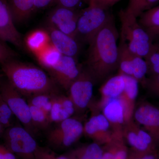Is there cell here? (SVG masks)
Returning a JSON list of instances; mask_svg holds the SVG:
<instances>
[{
  "instance_id": "6da1fadb",
  "label": "cell",
  "mask_w": 159,
  "mask_h": 159,
  "mask_svg": "<svg viewBox=\"0 0 159 159\" xmlns=\"http://www.w3.org/2000/svg\"><path fill=\"white\" fill-rule=\"evenodd\" d=\"M119 38L112 15L89 44L85 69L92 78L102 79L119 66Z\"/></svg>"
},
{
  "instance_id": "7a4b0ae2",
  "label": "cell",
  "mask_w": 159,
  "mask_h": 159,
  "mask_svg": "<svg viewBox=\"0 0 159 159\" xmlns=\"http://www.w3.org/2000/svg\"><path fill=\"white\" fill-rule=\"evenodd\" d=\"M4 76L24 97L39 94L58 95L57 85L41 69L15 58L0 64Z\"/></svg>"
},
{
  "instance_id": "3957f363",
  "label": "cell",
  "mask_w": 159,
  "mask_h": 159,
  "mask_svg": "<svg viewBox=\"0 0 159 159\" xmlns=\"http://www.w3.org/2000/svg\"><path fill=\"white\" fill-rule=\"evenodd\" d=\"M121 23L120 39L133 54L145 58L149 54L153 43L152 39L140 25L137 18L125 9L119 12Z\"/></svg>"
},
{
  "instance_id": "277c9868",
  "label": "cell",
  "mask_w": 159,
  "mask_h": 159,
  "mask_svg": "<svg viewBox=\"0 0 159 159\" xmlns=\"http://www.w3.org/2000/svg\"><path fill=\"white\" fill-rule=\"evenodd\" d=\"M108 10L93 4L80 11L77 22L76 40L89 44L112 15Z\"/></svg>"
},
{
  "instance_id": "5b68a950",
  "label": "cell",
  "mask_w": 159,
  "mask_h": 159,
  "mask_svg": "<svg viewBox=\"0 0 159 159\" xmlns=\"http://www.w3.org/2000/svg\"><path fill=\"white\" fill-rule=\"evenodd\" d=\"M0 93L15 117L33 136L37 133L31 121L30 106L24 96L3 77L0 80Z\"/></svg>"
},
{
  "instance_id": "8992f818",
  "label": "cell",
  "mask_w": 159,
  "mask_h": 159,
  "mask_svg": "<svg viewBox=\"0 0 159 159\" xmlns=\"http://www.w3.org/2000/svg\"><path fill=\"white\" fill-rule=\"evenodd\" d=\"M6 148L21 159H36L39 148L32 136L24 127L11 125L6 128L4 134Z\"/></svg>"
},
{
  "instance_id": "52a82bcc",
  "label": "cell",
  "mask_w": 159,
  "mask_h": 159,
  "mask_svg": "<svg viewBox=\"0 0 159 159\" xmlns=\"http://www.w3.org/2000/svg\"><path fill=\"white\" fill-rule=\"evenodd\" d=\"M84 132L82 123L73 118L59 122L49 132L47 140L49 145L57 149L68 148L75 143Z\"/></svg>"
},
{
  "instance_id": "ba28073f",
  "label": "cell",
  "mask_w": 159,
  "mask_h": 159,
  "mask_svg": "<svg viewBox=\"0 0 159 159\" xmlns=\"http://www.w3.org/2000/svg\"><path fill=\"white\" fill-rule=\"evenodd\" d=\"M119 67L120 74L128 75L139 81L145 80L148 66L144 58L133 54L125 43L120 40L119 45Z\"/></svg>"
},
{
  "instance_id": "9c48e42d",
  "label": "cell",
  "mask_w": 159,
  "mask_h": 159,
  "mask_svg": "<svg viewBox=\"0 0 159 159\" xmlns=\"http://www.w3.org/2000/svg\"><path fill=\"white\" fill-rule=\"evenodd\" d=\"M80 12L76 9L57 6L51 11L48 17L49 27L57 29L76 39Z\"/></svg>"
},
{
  "instance_id": "30bf717a",
  "label": "cell",
  "mask_w": 159,
  "mask_h": 159,
  "mask_svg": "<svg viewBox=\"0 0 159 159\" xmlns=\"http://www.w3.org/2000/svg\"><path fill=\"white\" fill-rule=\"evenodd\" d=\"M57 85L68 90L80 74V68L74 57L62 55L59 62L48 70Z\"/></svg>"
},
{
  "instance_id": "8fae6325",
  "label": "cell",
  "mask_w": 159,
  "mask_h": 159,
  "mask_svg": "<svg viewBox=\"0 0 159 159\" xmlns=\"http://www.w3.org/2000/svg\"><path fill=\"white\" fill-rule=\"evenodd\" d=\"M93 79L85 69L80 71L78 77L70 86L69 98L74 103L75 109H84L88 105L93 96Z\"/></svg>"
},
{
  "instance_id": "7c38bea8",
  "label": "cell",
  "mask_w": 159,
  "mask_h": 159,
  "mask_svg": "<svg viewBox=\"0 0 159 159\" xmlns=\"http://www.w3.org/2000/svg\"><path fill=\"white\" fill-rule=\"evenodd\" d=\"M0 39L18 48H24L22 37L13 21L8 0H0Z\"/></svg>"
},
{
  "instance_id": "4fadbf2b",
  "label": "cell",
  "mask_w": 159,
  "mask_h": 159,
  "mask_svg": "<svg viewBox=\"0 0 159 159\" xmlns=\"http://www.w3.org/2000/svg\"><path fill=\"white\" fill-rule=\"evenodd\" d=\"M135 118L145 126L156 145L159 144V108L149 104H143L136 111Z\"/></svg>"
},
{
  "instance_id": "5bb4252c",
  "label": "cell",
  "mask_w": 159,
  "mask_h": 159,
  "mask_svg": "<svg viewBox=\"0 0 159 159\" xmlns=\"http://www.w3.org/2000/svg\"><path fill=\"white\" fill-rule=\"evenodd\" d=\"M48 32L50 43L61 54L76 59L79 52L77 40L52 27H48Z\"/></svg>"
},
{
  "instance_id": "9a60e30c",
  "label": "cell",
  "mask_w": 159,
  "mask_h": 159,
  "mask_svg": "<svg viewBox=\"0 0 159 159\" xmlns=\"http://www.w3.org/2000/svg\"><path fill=\"white\" fill-rule=\"evenodd\" d=\"M8 2L16 25L27 20L35 9L34 0H8Z\"/></svg>"
},
{
  "instance_id": "2e32d148",
  "label": "cell",
  "mask_w": 159,
  "mask_h": 159,
  "mask_svg": "<svg viewBox=\"0 0 159 159\" xmlns=\"http://www.w3.org/2000/svg\"><path fill=\"white\" fill-rule=\"evenodd\" d=\"M139 17V24L152 38L159 35V6L145 11Z\"/></svg>"
},
{
  "instance_id": "e0dca14e",
  "label": "cell",
  "mask_w": 159,
  "mask_h": 159,
  "mask_svg": "<svg viewBox=\"0 0 159 159\" xmlns=\"http://www.w3.org/2000/svg\"><path fill=\"white\" fill-rule=\"evenodd\" d=\"M103 153L99 145L93 143L73 149L65 156L70 159H101Z\"/></svg>"
},
{
  "instance_id": "ac0fdd59",
  "label": "cell",
  "mask_w": 159,
  "mask_h": 159,
  "mask_svg": "<svg viewBox=\"0 0 159 159\" xmlns=\"http://www.w3.org/2000/svg\"><path fill=\"white\" fill-rule=\"evenodd\" d=\"M25 43L28 48L35 55L50 43L48 33L42 29H37L27 36Z\"/></svg>"
},
{
  "instance_id": "d6986e66",
  "label": "cell",
  "mask_w": 159,
  "mask_h": 159,
  "mask_svg": "<svg viewBox=\"0 0 159 159\" xmlns=\"http://www.w3.org/2000/svg\"><path fill=\"white\" fill-rule=\"evenodd\" d=\"M103 113L107 120L112 123L121 124L124 122V105L118 97L111 98L107 102Z\"/></svg>"
},
{
  "instance_id": "ffe728a7",
  "label": "cell",
  "mask_w": 159,
  "mask_h": 159,
  "mask_svg": "<svg viewBox=\"0 0 159 159\" xmlns=\"http://www.w3.org/2000/svg\"><path fill=\"white\" fill-rule=\"evenodd\" d=\"M63 55L51 43L35 56L41 65L48 71L59 62Z\"/></svg>"
},
{
  "instance_id": "44dd1931",
  "label": "cell",
  "mask_w": 159,
  "mask_h": 159,
  "mask_svg": "<svg viewBox=\"0 0 159 159\" xmlns=\"http://www.w3.org/2000/svg\"><path fill=\"white\" fill-rule=\"evenodd\" d=\"M125 87V81L123 75L119 74L111 77L101 88L102 95L107 98H117L123 94Z\"/></svg>"
},
{
  "instance_id": "7402d4cb",
  "label": "cell",
  "mask_w": 159,
  "mask_h": 159,
  "mask_svg": "<svg viewBox=\"0 0 159 159\" xmlns=\"http://www.w3.org/2000/svg\"><path fill=\"white\" fill-rule=\"evenodd\" d=\"M109 127V122L104 115H99L92 117L86 123L84 131L89 136L94 137L99 131H106Z\"/></svg>"
},
{
  "instance_id": "603a6c76",
  "label": "cell",
  "mask_w": 159,
  "mask_h": 159,
  "mask_svg": "<svg viewBox=\"0 0 159 159\" xmlns=\"http://www.w3.org/2000/svg\"><path fill=\"white\" fill-rule=\"evenodd\" d=\"M159 2V0H129L125 10L138 18L143 12L155 7Z\"/></svg>"
},
{
  "instance_id": "cb8c5ba5",
  "label": "cell",
  "mask_w": 159,
  "mask_h": 159,
  "mask_svg": "<svg viewBox=\"0 0 159 159\" xmlns=\"http://www.w3.org/2000/svg\"><path fill=\"white\" fill-rule=\"evenodd\" d=\"M29 105L31 121L34 127L38 131L47 129L51 123L48 115L41 109Z\"/></svg>"
},
{
  "instance_id": "d4e9b609",
  "label": "cell",
  "mask_w": 159,
  "mask_h": 159,
  "mask_svg": "<svg viewBox=\"0 0 159 159\" xmlns=\"http://www.w3.org/2000/svg\"><path fill=\"white\" fill-rule=\"evenodd\" d=\"M59 95L54 96L52 100V106L49 114V118L51 123H59L70 117L61 105L58 98Z\"/></svg>"
},
{
  "instance_id": "484cf974",
  "label": "cell",
  "mask_w": 159,
  "mask_h": 159,
  "mask_svg": "<svg viewBox=\"0 0 159 159\" xmlns=\"http://www.w3.org/2000/svg\"><path fill=\"white\" fill-rule=\"evenodd\" d=\"M57 95L49 94H39L34 95L28 98L29 104L41 109L48 115L51 111L53 97Z\"/></svg>"
},
{
  "instance_id": "4316f807",
  "label": "cell",
  "mask_w": 159,
  "mask_h": 159,
  "mask_svg": "<svg viewBox=\"0 0 159 159\" xmlns=\"http://www.w3.org/2000/svg\"><path fill=\"white\" fill-rule=\"evenodd\" d=\"M145 59L148 66V73L151 75L159 74V43L153 44Z\"/></svg>"
},
{
  "instance_id": "83f0119b",
  "label": "cell",
  "mask_w": 159,
  "mask_h": 159,
  "mask_svg": "<svg viewBox=\"0 0 159 159\" xmlns=\"http://www.w3.org/2000/svg\"><path fill=\"white\" fill-rule=\"evenodd\" d=\"M127 139L129 144L133 148L135 152L145 153L156 152L155 148L151 147L143 142L137 133L132 132L129 133L127 136Z\"/></svg>"
},
{
  "instance_id": "f1b7e54d",
  "label": "cell",
  "mask_w": 159,
  "mask_h": 159,
  "mask_svg": "<svg viewBox=\"0 0 159 159\" xmlns=\"http://www.w3.org/2000/svg\"><path fill=\"white\" fill-rule=\"evenodd\" d=\"M14 115L0 93V125L1 128H7L12 124Z\"/></svg>"
},
{
  "instance_id": "f546056e",
  "label": "cell",
  "mask_w": 159,
  "mask_h": 159,
  "mask_svg": "<svg viewBox=\"0 0 159 159\" xmlns=\"http://www.w3.org/2000/svg\"><path fill=\"white\" fill-rule=\"evenodd\" d=\"M122 75L125 81V87L123 93L131 100L136 99L139 93V81L133 77L124 74Z\"/></svg>"
},
{
  "instance_id": "4dcf8cb0",
  "label": "cell",
  "mask_w": 159,
  "mask_h": 159,
  "mask_svg": "<svg viewBox=\"0 0 159 159\" xmlns=\"http://www.w3.org/2000/svg\"><path fill=\"white\" fill-rule=\"evenodd\" d=\"M17 56L16 52L0 39V64L9 60L15 58Z\"/></svg>"
},
{
  "instance_id": "1f68e13d",
  "label": "cell",
  "mask_w": 159,
  "mask_h": 159,
  "mask_svg": "<svg viewBox=\"0 0 159 159\" xmlns=\"http://www.w3.org/2000/svg\"><path fill=\"white\" fill-rule=\"evenodd\" d=\"M36 159H70L66 156H58L49 149L39 147L35 154Z\"/></svg>"
},
{
  "instance_id": "d6a6232c",
  "label": "cell",
  "mask_w": 159,
  "mask_h": 159,
  "mask_svg": "<svg viewBox=\"0 0 159 159\" xmlns=\"http://www.w3.org/2000/svg\"><path fill=\"white\" fill-rule=\"evenodd\" d=\"M145 84L150 92L155 93L159 91V74L151 75L148 79L146 80Z\"/></svg>"
},
{
  "instance_id": "836d02e7",
  "label": "cell",
  "mask_w": 159,
  "mask_h": 159,
  "mask_svg": "<svg viewBox=\"0 0 159 159\" xmlns=\"http://www.w3.org/2000/svg\"><path fill=\"white\" fill-rule=\"evenodd\" d=\"M81 0H54L57 6L76 9Z\"/></svg>"
},
{
  "instance_id": "e575fe53",
  "label": "cell",
  "mask_w": 159,
  "mask_h": 159,
  "mask_svg": "<svg viewBox=\"0 0 159 159\" xmlns=\"http://www.w3.org/2000/svg\"><path fill=\"white\" fill-rule=\"evenodd\" d=\"M128 159H158V157L156 152L145 153L134 152Z\"/></svg>"
},
{
  "instance_id": "d590c367",
  "label": "cell",
  "mask_w": 159,
  "mask_h": 159,
  "mask_svg": "<svg viewBox=\"0 0 159 159\" xmlns=\"http://www.w3.org/2000/svg\"><path fill=\"white\" fill-rule=\"evenodd\" d=\"M119 1L120 0H95L94 2L91 4H95L103 9H108Z\"/></svg>"
},
{
  "instance_id": "8d00e7d4",
  "label": "cell",
  "mask_w": 159,
  "mask_h": 159,
  "mask_svg": "<svg viewBox=\"0 0 159 159\" xmlns=\"http://www.w3.org/2000/svg\"><path fill=\"white\" fill-rule=\"evenodd\" d=\"M54 0H34L35 9H42L49 6Z\"/></svg>"
},
{
  "instance_id": "74e56055",
  "label": "cell",
  "mask_w": 159,
  "mask_h": 159,
  "mask_svg": "<svg viewBox=\"0 0 159 159\" xmlns=\"http://www.w3.org/2000/svg\"><path fill=\"white\" fill-rule=\"evenodd\" d=\"M83 1H84L85 2L87 3L88 5H90V4L93 3L95 0H83Z\"/></svg>"
},
{
  "instance_id": "f35d334b",
  "label": "cell",
  "mask_w": 159,
  "mask_h": 159,
  "mask_svg": "<svg viewBox=\"0 0 159 159\" xmlns=\"http://www.w3.org/2000/svg\"><path fill=\"white\" fill-rule=\"evenodd\" d=\"M154 94H155L156 96H157L159 97V91H158V92H157V93H154Z\"/></svg>"
},
{
  "instance_id": "ab89813d",
  "label": "cell",
  "mask_w": 159,
  "mask_h": 159,
  "mask_svg": "<svg viewBox=\"0 0 159 159\" xmlns=\"http://www.w3.org/2000/svg\"><path fill=\"white\" fill-rule=\"evenodd\" d=\"M2 75H1V74H0V80L1 79V78H2Z\"/></svg>"
},
{
  "instance_id": "60d3db41",
  "label": "cell",
  "mask_w": 159,
  "mask_h": 159,
  "mask_svg": "<svg viewBox=\"0 0 159 159\" xmlns=\"http://www.w3.org/2000/svg\"><path fill=\"white\" fill-rule=\"evenodd\" d=\"M158 159H159V157Z\"/></svg>"
},
{
  "instance_id": "b9f144b4",
  "label": "cell",
  "mask_w": 159,
  "mask_h": 159,
  "mask_svg": "<svg viewBox=\"0 0 159 159\" xmlns=\"http://www.w3.org/2000/svg\"><path fill=\"white\" fill-rule=\"evenodd\" d=\"M0 126H1V125H0Z\"/></svg>"
}]
</instances>
